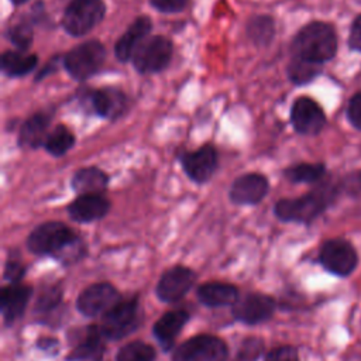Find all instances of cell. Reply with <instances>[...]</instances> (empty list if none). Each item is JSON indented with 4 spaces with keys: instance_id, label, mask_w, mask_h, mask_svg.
I'll use <instances>...</instances> for the list:
<instances>
[{
    "instance_id": "cell-1",
    "label": "cell",
    "mask_w": 361,
    "mask_h": 361,
    "mask_svg": "<svg viewBox=\"0 0 361 361\" xmlns=\"http://www.w3.org/2000/svg\"><path fill=\"white\" fill-rule=\"evenodd\" d=\"M27 247L32 254L51 255L66 264L78 261L86 251L82 238L61 221H47L35 227L27 238Z\"/></svg>"
},
{
    "instance_id": "cell-2",
    "label": "cell",
    "mask_w": 361,
    "mask_h": 361,
    "mask_svg": "<svg viewBox=\"0 0 361 361\" xmlns=\"http://www.w3.org/2000/svg\"><path fill=\"white\" fill-rule=\"evenodd\" d=\"M337 186L323 182L309 193L296 199H281L274 206L275 216L282 221L310 223L320 216L336 199Z\"/></svg>"
},
{
    "instance_id": "cell-3",
    "label": "cell",
    "mask_w": 361,
    "mask_h": 361,
    "mask_svg": "<svg viewBox=\"0 0 361 361\" xmlns=\"http://www.w3.org/2000/svg\"><path fill=\"white\" fill-rule=\"evenodd\" d=\"M292 56H299L312 62L324 63L337 51V35L334 28L322 21H313L299 30L292 41Z\"/></svg>"
},
{
    "instance_id": "cell-4",
    "label": "cell",
    "mask_w": 361,
    "mask_h": 361,
    "mask_svg": "<svg viewBox=\"0 0 361 361\" xmlns=\"http://www.w3.org/2000/svg\"><path fill=\"white\" fill-rule=\"evenodd\" d=\"M106 61V48L100 41L92 39L73 47L65 54L62 63L71 78L78 82L94 76Z\"/></svg>"
},
{
    "instance_id": "cell-5",
    "label": "cell",
    "mask_w": 361,
    "mask_h": 361,
    "mask_svg": "<svg viewBox=\"0 0 361 361\" xmlns=\"http://www.w3.org/2000/svg\"><path fill=\"white\" fill-rule=\"evenodd\" d=\"M103 0H71L62 16V27L72 37L90 32L104 17Z\"/></svg>"
},
{
    "instance_id": "cell-6",
    "label": "cell",
    "mask_w": 361,
    "mask_h": 361,
    "mask_svg": "<svg viewBox=\"0 0 361 361\" xmlns=\"http://www.w3.org/2000/svg\"><path fill=\"white\" fill-rule=\"evenodd\" d=\"M173 54V44L164 35L145 38L134 52L131 62L141 75L159 73L168 68Z\"/></svg>"
},
{
    "instance_id": "cell-7",
    "label": "cell",
    "mask_w": 361,
    "mask_h": 361,
    "mask_svg": "<svg viewBox=\"0 0 361 361\" xmlns=\"http://www.w3.org/2000/svg\"><path fill=\"white\" fill-rule=\"evenodd\" d=\"M140 322L137 298L117 302L103 314L100 330L109 340H120L133 333Z\"/></svg>"
},
{
    "instance_id": "cell-8",
    "label": "cell",
    "mask_w": 361,
    "mask_h": 361,
    "mask_svg": "<svg viewBox=\"0 0 361 361\" xmlns=\"http://www.w3.org/2000/svg\"><path fill=\"white\" fill-rule=\"evenodd\" d=\"M226 343L210 334L195 336L182 343L172 354V361H226Z\"/></svg>"
},
{
    "instance_id": "cell-9",
    "label": "cell",
    "mask_w": 361,
    "mask_h": 361,
    "mask_svg": "<svg viewBox=\"0 0 361 361\" xmlns=\"http://www.w3.org/2000/svg\"><path fill=\"white\" fill-rule=\"evenodd\" d=\"M319 261L330 274L337 276H347L355 269L358 264V255L351 243L343 238H333L327 240L322 245Z\"/></svg>"
},
{
    "instance_id": "cell-10",
    "label": "cell",
    "mask_w": 361,
    "mask_h": 361,
    "mask_svg": "<svg viewBox=\"0 0 361 361\" xmlns=\"http://www.w3.org/2000/svg\"><path fill=\"white\" fill-rule=\"evenodd\" d=\"M120 300V295L111 283L97 282L79 293L76 307L83 316L96 317L106 314Z\"/></svg>"
},
{
    "instance_id": "cell-11",
    "label": "cell",
    "mask_w": 361,
    "mask_h": 361,
    "mask_svg": "<svg viewBox=\"0 0 361 361\" xmlns=\"http://www.w3.org/2000/svg\"><path fill=\"white\" fill-rule=\"evenodd\" d=\"M219 164L217 149L212 144H204L197 149L183 152L180 165L188 178L196 183L207 182L216 172Z\"/></svg>"
},
{
    "instance_id": "cell-12",
    "label": "cell",
    "mask_w": 361,
    "mask_h": 361,
    "mask_svg": "<svg viewBox=\"0 0 361 361\" xmlns=\"http://www.w3.org/2000/svg\"><path fill=\"white\" fill-rule=\"evenodd\" d=\"M290 123L296 133L316 135L326 126V114L317 102L302 96L298 97L290 107Z\"/></svg>"
},
{
    "instance_id": "cell-13",
    "label": "cell",
    "mask_w": 361,
    "mask_h": 361,
    "mask_svg": "<svg viewBox=\"0 0 361 361\" xmlns=\"http://www.w3.org/2000/svg\"><path fill=\"white\" fill-rule=\"evenodd\" d=\"M196 279L195 272L182 265L166 269L157 283V296L166 303L182 299L193 286Z\"/></svg>"
},
{
    "instance_id": "cell-14",
    "label": "cell",
    "mask_w": 361,
    "mask_h": 361,
    "mask_svg": "<svg viewBox=\"0 0 361 361\" xmlns=\"http://www.w3.org/2000/svg\"><path fill=\"white\" fill-rule=\"evenodd\" d=\"M83 96L90 111L102 118L116 120L124 113L127 107V97L117 87H102L96 90H87Z\"/></svg>"
},
{
    "instance_id": "cell-15",
    "label": "cell",
    "mask_w": 361,
    "mask_h": 361,
    "mask_svg": "<svg viewBox=\"0 0 361 361\" xmlns=\"http://www.w3.org/2000/svg\"><path fill=\"white\" fill-rule=\"evenodd\" d=\"M275 300L264 293H250L233 305V316L245 324H258L268 320L275 312Z\"/></svg>"
},
{
    "instance_id": "cell-16",
    "label": "cell",
    "mask_w": 361,
    "mask_h": 361,
    "mask_svg": "<svg viewBox=\"0 0 361 361\" xmlns=\"http://www.w3.org/2000/svg\"><path fill=\"white\" fill-rule=\"evenodd\" d=\"M269 190V182L262 173L250 172L233 180L228 197L235 204H257Z\"/></svg>"
},
{
    "instance_id": "cell-17",
    "label": "cell",
    "mask_w": 361,
    "mask_h": 361,
    "mask_svg": "<svg viewBox=\"0 0 361 361\" xmlns=\"http://www.w3.org/2000/svg\"><path fill=\"white\" fill-rule=\"evenodd\" d=\"M110 200L102 193H86L78 195L66 210L69 217L78 223H92L103 219L110 210Z\"/></svg>"
},
{
    "instance_id": "cell-18",
    "label": "cell",
    "mask_w": 361,
    "mask_h": 361,
    "mask_svg": "<svg viewBox=\"0 0 361 361\" xmlns=\"http://www.w3.org/2000/svg\"><path fill=\"white\" fill-rule=\"evenodd\" d=\"M152 30V21L147 16L137 17L126 30V32L117 39L114 45V55L120 62L131 61L134 52L140 44L148 38Z\"/></svg>"
},
{
    "instance_id": "cell-19",
    "label": "cell",
    "mask_w": 361,
    "mask_h": 361,
    "mask_svg": "<svg viewBox=\"0 0 361 361\" xmlns=\"http://www.w3.org/2000/svg\"><path fill=\"white\" fill-rule=\"evenodd\" d=\"M103 338H106L97 326H87L76 340L73 347L66 357V361H83V360H99L103 355Z\"/></svg>"
},
{
    "instance_id": "cell-20",
    "label": "cell",
    "mask_w": 361,
    "mask_h": 361,
    "mask_svg": "<svg viewBox=\"0 0 361 361\" xmlns=\"http://www.w3.org/2000/svg\"><path fill=\"white\" fill-rule=\"evenodd\" d=\"M32 289L25 285L11 283L4 286L0 293V309L6 324L16 322L20 316H23L27 303L31 298Z\"/></svg>"
},
{
    "instance_id": "cell-21",
    "label": "cell",
    "mask_w": 361,
    "mask_h": 361,
    "mask_svg": "<svg viewBox=\"0 0 361 361\" xmlns=\"http://www.w3.org/2000/svg\"><path fill=\"white\" fill-rule=\"evenodd\" d=\"M51 116L47 111H38L30 116L18 131V145L24 148L44 147L47 135L49 133Z\"/></svg>"
},
{
    "instance_id": "cell-22",
    "label": "cell",
    "mask_w": 361,
    "mask_h": 361,
    "mask_svg": "<svg viewBox=\"0 0 361 361\" xmlns=\"http://www.w3.org/2000/svg\"><path fill=\"white\" fill-rule=\"evenodd\" d=\"M189 313L185 310H171L165 313L154 324V336L161 347L166 351L172 347L175 337L179 334L182 327L188 323Z\"/></svg>"
},
{
    "instance_id": "cell-23",
    "label": "cell",
    "mask_w": 361,
    "mask_h": 361,
    "mask_svg": "<svg viewBox=\"0 0 361 361\" xmlns=\"http://www.w3.org/2000/svg\"><path fill=\"white\" fill-rule=\"evenodd\" d=\"M197 299L207 307L233 306L238 300V289L230 283L207 282L199 286Z\"/></svg>"
},
{
    "instance_id": "cell-24",
    "label": "cell",
    "mask_w": 361,
    "mask_h": 361,
    "mask_svg": "<svg viewBox=\"0 0 361 361\" xmlns=\"http://www.w3.org/2000/svg\"><path fill=\"white\" fill-rule=\"evenodd\" d=\"M109 175L97 166H86L78 169L72 179L71 186L78 195L86 193H102L107 189Z\"/></svg>"
},
{
    "instance_id": "cell-25",
    "label": "cell",
    "mask_w": 361,
    "mask_h": 361,
    "mask_svg": "<svg viewBox=\"0 0 361 361\" xmlns=\"http://www.w3.org/2000/svg\"><path fill=\"white\" fill-rule=\"evenodd\" d=\"M38 56L25 51H4L0 59L1 72L8 78H21L34 71Z\"/></svg>"
},
{
    "instance_id": "cell-26",
    "label": "cell",
    "mask_w": 361,
    "mask_h": 361,
    "mask_svg": "<svg viewBox=\"0 0 361 361\" xmlns=\"http://www.w3.org/2000/svg\"><path fill=\"white\" fill-rule=\"evenodd\" d=\"M75 142V134L66 126L59 124L48 133L47 140L44 142V148L52 157H62L69 149H72Z\"/></svg>"
},
{
    "instance_id": "cell-27",
    "label": "cell",
    "mask_w": 361,
    "mask_h": 361,
    "mask_svg": "<svg viewBox=\"0 0 361 361\" xmlns=\"http://www.w3.org/2000/svg\"><path fill=\"white\" fill-rule=\"evenodd\" d=\"M320 72L322 63L312 62L299 56H292L286 68L288 78L295 85H306L310 80H313Z\"/></svg>"
},
{
    "instance_id": "cell-28",
    "label": "cell",
    "mask_w": 361,
    "mask_h": 361,
    "mask_svg": "<svg viewBox=\"0 0 361 361\" xmlns=\"http://www.w3.org/2000/svg\"><path fill=\"white\" fill-rule=\"evenodd\" d=\"M286 179L293 183H316L320 182L326 175L323 164H296L283 171Z\"/></svg>"
},
{
    "instance_id": "cell-29",
    "label": "cell",
    "mask_w": 361,
    "mask_h": 361,
    "mask_svg": "<svg viewBox=\"0 0 361 361\" xmlns=\"http://www.w3.org/2000/svg\"><path fill=\"white\" fill-rule=\"evenodd\" d=\"M247 34L250 39L258 45H268L275 35V23L269 16H255L247 24Z\"/></svg>"
},
{
    "instance_id": "cell-30",
    "label": "cell",
    "mask_w": 361,
    "mask_h": 361,
    "mask_svg": "<svg viewBox=\"0 0 361 361\" xmlns=\"http://www.w3.org/2000/svg\"><path fill=\"white\" fill-rule=\"evenodd\" d=\"M155 350L142 341H131L117 353V361H154Z\"/></svg>"
},
{
    "instance_id": "cell-31",
    "label": "cell",
    "mask_w": 361,
    "mask_h": 361,
    "mask_svg": "<svg viewBox=\"0 0 361 361\" xmlns=\"http://www.w3.org/2000/svg\"><path fill=\"white\" fill-rule=\"evenodd\" d=\"M6 37L20 51H25L32 42V37H34L32 25L27 20L17 21L7 28Z\"/></svg>"
},
{
    "instance_id": "cell-32",
    "label": "cell",
    "mask_w": 361,
    "mask_h": 361,
    "mask_svg": "<svg viewBox=\"0 0 361 361\" xmlns=\"http://www.w3.org/2000/svg\"><path fill=\"white\" fill-rule=\"evenodd\" d=\"M61 299H62V289L58 285L47 288L45 290H42L39 293L37 303H35V310L41 312V313L49 312L59 305Z\"/></svg>"
},
{
    "instance_id": "cell-33",
    "label": "cell",
    "mask_w": 361,
    "mask_h": 361,
    "mask_svg": "<svg viewBox=\"0 0 361 361\" xmlns=\"http://www.w3.org/2000/svg\"><path fill=\"white\" fill-rule=\"evenodd\" d=\"M264 350V343L261 338H247L240 347L237 361H254L261 355Z\"/></svg>"
},
{
    "instance_id": "cell-34",
    "label": "cell",
    "mask_w": 361,
    "mask_h": 361,
    "mask_svg": "<svg viewBox=\"0 0 361 361\" xmlns=\"http://www.w3.org/2000/svg\"><path fill=\"white\" fill-rule=\"evenodd\" d=\"M264 361H299L298 351L292 345H281L271 350Z\"/></svg>"
},
{
    "instance_id": "cell-35",
    "label": "cell",
    "mask_w": 361,
    "mask_h": 361,
    "mask_svg": "<svg viewBox=\"0 0 361 361\" xmlns=\"http://www.w3.org/2000/svg\"><path fill=\"white\" fill-rule=\"evenodd\" d=\"M148 1L155 10L161 13H169V14L182 11L189 3V0H148Z\"/></svg>"
},
{
    "instance_id": "cell-36",
    "label": "cell",
    "mask_w": 361,
    "mask_h": 361,
    "mask_svg": "<svg viewBox=\"0 0 361 361\" xmlns=\"http://www.w3.org/2000/svg\"><path fill=\"white\" fill-rule=\"evenodd\" d=\"M25 274V268L24 265L17 261V259H7L6 265H4V279L11 282V283H18L21 281V278Z\"/></svg>"
},
{
    "instance_id": "cell-37",
    "label": "cell",
    "mask_w": 361,
    "mask_h": 361,
    "mask_svg": "<svg viewBox=\"0 0 361 361\" xmlns=\"http://www.w3.org/2000/svg\"><path fill=\"white\" fill-rule=\"evenodd\" d=\"M347 117L355 128L361 130V92H357L348 102Z\"/></svg>"
},
{
    "instance_id": "cell-38",
    "label": "cell",
    "mask_w": 361,
    "mask_h": 361,
    "mask_svg": "<svg viewBox=\"0 0 361 361\" xmlns=\"http://www.w3.org/2000/svg\"><path fill=\"white\" fill-rule=\"evenodd\" d=\"M348 45L351 49L361 52V14L358 17H355V20L351 24Z\"/></svg>"
},
{
    "instance_id": "cell-39",
    "label": "cell",
    "mask_w": 361,
    "mask_h": 361,
    "mask_svg": "<svg viewBox=\"0 0 361 361\" xmlns=\"http://www.w3.org/2000/svg\"><path fill=\"white\" fill-rule=\"evenodd\" d=\"M38 347H39L41 350H44V351H54V353H55V350L58 348V341H56L55 338H49V337L41 338V340L38 341ZM56 351H58V350H56Z\"/></svg>"
},
{
    "instance_id": "cell-40",
    "label": "cell",
    "mask_w": 361,
    "mask_h": 361,
    "mask_svg": "<svg viewBox=\"0 0 361 361\" xmlns=\"http://www.w3.org/2000/svg\"><path fill=\"white\" fill-rule=\"evenodd\" d=\"M14 6H21V4H24V3H27L28 0H10Z\"/></svg>"
}]
</instances>
